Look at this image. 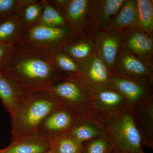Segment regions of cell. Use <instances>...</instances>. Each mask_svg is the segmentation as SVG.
<instances>
[{
  "instance_id": "cell-1",
  "label": "cell",
  "mask_w": 153,
  "mask_h": 153,
  "mask_svg": "<svg viewBox=\"0 0 153 153\" xmlns=\"http://www.w3.org/2000/svg\"><path fill=\"white\" fill-rule=\"evenodd\" d=\"M3 73L22 92L47 88L56 79L69 75L56 66L52 52L16 46L11 63Z\"/></svg>"
},
{
  "instance_id": "cell-12",
  "label": "cell",
  "mask_w": 153,
  "mask_h": 153,
  "mask_svg": "<svg viewBox=\"0 0 153 153\" xmlns=\"http://www.w3.org/2000/svg\"><path fill=\"white\" fill-rule=\"evenodd\" d=\"M134 123L142 139L143 146L153 149V94L131 109Z\"/></svg>"
},
{
  "instance_id": "cell-32",
  "label": "cell",
  "mask_w": 153,
  "mask_h": 153,
  "mask_svg": "<svg viewBox=\"0 0 153 153\" xmlns=\"http://www.w3.org/2000/svg\"><path fill=\"white\" fill-rule=\"evenodd\" d=\"M137 153H145L143 151V150H141V151H140L139 152H137Z\"/></svg>"
},
{
  "instance_id": "cell-5",
  "label": "cell",
  "mask_w": 153,
  "mask_h": 153,
  "mask_svg": "<svg viewBox=\"0 0 153 153\" xmlns=\"http://www.w3.org/2000/svg\"><path fill=\"white\" fill-rule=\"evenodd\" d=\"M73 33L68 27H51L40 24L24 27L15 46L55 52Z\"/></svg>"
},
{
  "instance_id": "cell-8",
  "label": "cell",
  "mask_w": 153,
  "mask_h": 153,
  "mask_svg": "<svg viewBox=\"0 0 153 153\" xmlns=\"http://www.w3.org/2000/svg\"><path fill=\"white\" fill-rule=\"evenodd\" d=\"M120 34L122 49L153 64V35L145 33L137 26L125 29Z\"/></svg>"
},
{
  "instance_id": "cell-33",
  "label": "cell",
  "mask_w": 153,
  "mask_h": 153,
  "mask_svg": "<svg viewBox=\"0 0 153 153\" xmlns=\"http://www.w3.org/2000/svg\"><path fill=\"white\" fill-rule=\"evenodd\" d=\"M0 153H3L2 149L0 150Z\"/></svg>"
},
{
  "instance_id": "cell-18",
  "label": "cell",
  "mask_w": 153,
  "mask_h": 153,
  "mask_svg": "<svg viewBox=\"0 0 153 153\" xmlns=\"http://www.w3.org/2000/svg\"><path fill=\"white\" fill-rule=\"evenodd\" d=\"M51 141L38 132L12 140L3 153H44L49 152Z\"/></svg>"
},
{
  "instance_id": "cell-17",
  "label": "cell",
  "mask_w": 153,
  "mask_h": 153,
  "mask_svg": "<svg viewBox=\"0 0 153 153\" xmlns=\"http://www.w3.org/2000/svg\"><path fill=\"white\" fill-rule=\"evenodd\" d=\"M108 132L104 121L95 117L82 116L78 123L65 134L82 144Z\"/></svg>"
},
{
  "instance_id": "cell-30",
  "label": "cell",
  "mask_w": 153,
  "mask_h": 153,
  "mask_svg": "<svg viewBox=\"0 0 153 153\" xmlns=\"http://www.w3.org/2000/svg\"><path fill=\"white\" fill-rule=\"evenodd\" d=\"M66 0H49V1L56 10L61 12Z\"/></svg>"
},
{
  "instance_id": "cell-31",
  "label": "cell",
  "mask_w": 153,
  "mask_h": 153,
  "mask_svg": "<svg viewBox=\"0 0 153 153\" xmlns=\"http://www.w3.org/2000/svg\"><path fill=\"white\" fill-rule=\"evenodd\" d=\"M111 153H122L120 151L118 150L115 147L114 149Z\"/></svg>"
},
{
  "instance_id": "cell-27",
  "label": "cell",
  "mask_w": 153,
  "mask_h": 153,
  "mask_svg": "<svg viewBox=\"0 0 153 153\" xmlns=\"http://www.w3.org/2000/svg\"><path fill=\"white\" fill-rule=\"evenodd\" d=\"M52 57L56 66L61 71L69 75L80 76V64L73 58L59 51L52 52Z\"/></svg>"
},
{
  "instance_id": "cell-15",
  "label": "cell",
  "mask_w": 153,
  "mask_h": 153,
  "mask_svg": "<svg viewBox=\"0 0 153 153\" xmlns=\"http://www.w3.org/2000/svg\"><path fill=\"white\" fill-rule=\"evenodd\" d=\"M127 106L123 96L112 88H103L94 92L91 110L88 116L102 119L105 117Z\"/></svg>"
},
{
  "instance_id": "cell-29",
  "label": "cell",
  "mask_w": 153,
  "mask_h": 153,
  "mask_svg": "<svg viewBox=\"0 0 153 153\" xmlns=\"http://www.w3.org/2000/svg\"><path fill=\"white\" fill-rule=\"evenodd\" d=\"M15 51V45L0 43V72L8 67Z\"/></svg>"
},
{
  "instance_id": "cell-20",
  "label": "cell",
  "mask_w": 153,
  "mask_h": 153,
  "mask_svg": "<svg viewBox=\"0 0 153 153\" xmlns=\"http://www.w3.org/2000/svg\"><path fill=\"white\" fill-rule=\"evenodd\" d=\"M20 12L0 21V43L14 45L16 43L24 27Z\"/></svg>"
},
{
  "instance_id": "cell-14",
  "label": "cell",
  "mask_w": 153,
  "mask_h": 153,
  "mask_svg": "<svg viewBox=\"0 0 153 153\" xmlns=\"http://www.w3.org/2000/svg\"><path fill=\"white\" fill-rule=\"evenodd\" d=\"M112 74L128 78L153 79V64L121 49Z\"/></svg>"
},
{
  "instance_id": "cell-3",
  "label": "cell",
  "mask_w": 153,
  "mask_h": 153,
  "mask_svg": "<svg viewBox=\"0 0 153 153\" xmlns=\"http://www.w3.org/2000/svg\"><path fill=\"white\" fill-rule=\"evenodd\" d=\"M60 105L82 116L90 114L94 92L79 76L69 75L56 79L47 88Z\"/></svg>"
},
{
  "instance_id": "cell-19",
  "label": "cell",
  "mask_w": 153,
  "mask_h": 153,
  "mask_svg": "<svg viewBox=\"0 0 153 153\" xmlns=\"http://www.w3.org/2000/svg\"><path fill=\"white\" fill-rule=\"evenodd\" d=\"M137 12L136 0H125L120 10L112 19L109 30L120 32L137 26Z\"/></svg>"
},
{
  "instance_id": "cell-2",
  "label": "cell",
  "mask_w": 153,
  "mask_h": 153,
  "mask_svg": "<svg viewBox=\"0 0 153 153\" xmlns=\"http://www.w3.org/2000/svg\"><path fill=\"white\" fill-rule=\"evenodd\" d=\"M59 106L47 88L23 92L11 116L12 140L37 132L45 118Z\"/></svg>"
},
{
  "instance_id": "cell-7",
  "label": "cell",
  "mask_w": 153,
  "mask_h": 153,
  "mask_svg": "<svg viewBox=\"0 0 153 153\" xmlns=\"http://www.w3.org/2000/svg\"><path fill=\"white\" fill-rule=\"evenodd\" d=\"M153 79L128 78L112 74L110 88L120 93L130 109L152 94Z\"/></svg>"
},
{
  "instance_id": "cell-23",
  "label": "cell",
  "mask_w": 153,
  "mask_h": 153,
  "mask_svg": "<svg viewBox=\"0 0 153 153\" xmlns=\"http://www.w3.org/2000/svg\"><path fill=\"white\" fill-rule=\"evenodd\" d=\"M44 6V0H31L22 7L20 13L23 27H30L39 24Z\"/></svg>"
},
{
  "instance_id": "cell-22",
  "label": "cell",
  "mask_w": 153,
  "mask_h": 153,
  "mask_svg": "<svg viewBox=\"0 0 153 153\" xmlns=\"http://www.w3.org/2000/svg\"><path fill=\"white\" fill-rule=\"evenodd\" d=\"M137 27L149 35H153V1L136 0Z\"/></svg>"
},
{
  "instance_id": "cell-26",
  "label": "cell",
  "mask_w": 153,
  "mask_h": 153,
  "mask_svg": "<svg viewBox=\"0 0 153 153\" xmlns=\"http://www.w3.org/2000/svg\"><path fill=\"white\" fill-rule=\"evenodd\" d=\"M39 24L51 27H68L62 14L51 5L49 0H44V9Z\"/></svg>"
},
{
  "instance_id": "cell-24",
  "label": "cell",
  "mask_w": 153,
  "mask_h": 153,
  "mask_svg": "<svg viewBox=\"0 0 153 153\" xmlns=\"http://www.w3.org/2000/svg\"><path fill=\"white\" fill-rule=\"evenodd\" d=\"M50 153H82V144L64 134L50 140Z\"/></svg>"
},
{
  "instance_id": "cell-4",
  "label": "cell",
  "mask_w": 153,
  "mask_h": 153,
  "mask_svg": "<svg viewBox=\"0 0 153 153\" xmlns=\"http://www.w3.org/2000/svg\"><path fill=\"white\" fill-rule=\"evenodd\" d=\"M115 148L123 153L143 150L142 139L134 123L131 109L125 107L106 116L102 119Z\"/></svg>"
},
{
  "instance_id": "cell-21",
  "label": "cell",
  "mask_w": 153,
  "mask_h": 153,
  "mask_svg": "<svg viewBox=\"0 0 153 153\" xmlns=\"http://www.w3.org/2000/svg\"><path fill=\"white\" fill-rule=\"evenodd\" d=\"M22 94L13 81L4 73L0 72V99L10 116Z\"/></svg>"
},
{
  "instance_id": "cell-13",
  "label": "cell",
  "mask_w": 153,
  "mask_h": 153,
  "mask_svg": "<svg viewBox=\"0 0 153 153\" xmlns=\"http://www.w3.org/2000/svg\"><path fill=\"white\" fill-rule=\"evenodd\" d=\"M57 51L63 52L81 63L95 53V44L92 35L85 28L82 31L72 33Z\"/></svg>"
},
{
  "instance_id": "cell-16",
  "label": "cell",
  "mask_w": 153,
  "mask_h": 153,
  "mask_svg": "<svg viewBox=\"0 0 153 153\" xmlns=\"http://www.w3.org/2000/svg\"><path fill=\"white\" fill-rule=\"evenodd\" d=\"M92 0H66L61 10L66 25L73 33L86 28Z\"/></svg>"
},
{
  "instance_id": "cell-6",
  "label": "cell",
  "mask_w": 153,
  "mask_h": 153,
  "mask_svg": "<svg viewBox=\"0 0 153 153\" xmlns=\"http://www.w3.org/2000/svg\"><path fill=\"white\" fill-rule=\"evenodd\" d=\"M82 117L71 108L60 105L45 118L37 132L51 140L69 131Z\"/></svg>"
},
{
  "instance_id": "cell-10",
  "label": "cell",
  "mask_w": 153,
  "mask_h": 153,
  "mask_svg": "<svg viewBox=\"0 0 153 153\" xmlns=\"http://www.w3.org/2000/svg\"><path fill=\"white\" fill-rule=\"evenodd\" d=\"M91 35L95 44L96 52L112 74L121 49L120 32L108 29Z\"/></svg>"
},
{
  "instance_id": "cell-9",
  "label": "cell",
  "mask_w": 153,
  "mask_h": 153,
  "mask_svg": "<svg viewBox=\"0 0 153 153\" xmlns=\"http://www.w3.org/2000/svg\"><path fill=\"white\" fill-rule=\"evenodd\" d=\"M125 0H92L86 29L91 34L108 30Z\"/></svg>"
},
{
  "instance_id": "cell-28",
  "label": "cell",
  "mask_w": 153,
  "mask_h": 153,
  "mask_svg": "<svg viewBox=\"0 0 153 153\" xmlns=\"http://www.w3.org/2000/svg\"><path fill=\"white\" fill-rule=\"evenodd\" d=\"M31 0H0V21L11 14L20 12Z\"/></svg>"
},
{
  "instance_id": "cell-11",
  "label": "cell",
  "mask_w": 153,
  "mask_h": 153,
  "mask_svg": "<svg viewBox=\"0 0 153 153\" xmlns=\"http://www.w3.org/2000/svg\"><path fill=\"white\" fill-rule=\"evenodd\" d=\"M79 63L81 67L79 77L94 92L103 88H111L112 73L96 52L85 61Z\"/></svg>"
},
{
  "instance_id": "cell-25",
  "label": "cell",
  "mask_w": 153,
  "mask_h": 153,
  "mask_svg": "<svg viewBox=\"0 0 153 153\" xmlns=\"http://www.w3.org/2000/svg\"><path fill=\"white\" fill-rule=\"evenodd\" d=\"M115 147L109 132L82 143V153H111Z\"/></svg>"
},
{
  "instance_id": "cell-34",
  "label": "cell",
  "mask_w": 153,
  "mask_h": 153,
  "mask_svg": "<svg viewBox=\"0 0 153 153\" xmlns=\"http://www.w3.org/2000/svg\"><path fill=\"white\" fill-rule=\"evenodd\" d=\"M49 153V152H46V153Z\"/></svg>"
}]
</instances>
